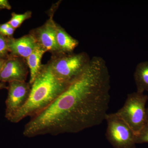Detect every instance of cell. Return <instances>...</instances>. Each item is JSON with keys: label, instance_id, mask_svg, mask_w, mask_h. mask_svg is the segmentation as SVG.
I'll return each instance as SVG.
<instances>
[{"label": "cell", "instance_id": "8992f818", "mask_svg": "<svg viewBox=\"0 0 148 148\" xmlns=\"http://www.w3.org/2000/svg\"><path fill=\"white\" fill-rule=\"evenodd\" d=\"M31 87V85L26 82L13 81L8 83L5 111V117L8 121L27 102Z\"/></svg>", "mask_w": 148, "mask_h": 148}, {"label": "cell", "instance_id": "ffe728a7", "mask_svg": "<svg viewBox=\"0 0 148 148\" xmlns=\"http://www.w3.org/2000/svg\"><path fill=\"white\" fill-rule=\"evenodd\" d=\"M146 112H147V122L148 123V107L147 108V109H146Z\"/></svg>", "mask_w": 148, "mask_h": 148}, {"label": "cell", "instance_id": "ac0fdd59", "mask_svg": "<svg viewBox=\"0 0 148 148\" xmlns=\"http://www.w3.org/2000/svg\"><path fill=\"white\" fill-rule=\"evenodd\" d=\"M7 86L6 85L5 83L0 82V90L4 89V88H7Z\"/></svg>", "mask_w": 148, "mask_h": 148}, {"label": "cell", "instance_id": "8fae6325", "mask_svg": "<svg viewBox=\"0 0 148 148\" xmlns=\"http://www.w3.org/2000/svg\"><path fill=\"white\" fill-rule=\"evenodd\" d=\"M46 51L39 45L34 51L26 58V62L30 70L29 84L32 85L36 77L40 71L42 65L41 60Z\"/></svg>", "mask_w": 148, "mask_h": 148}, {"label": "cell", "instance_id": "7c38bea8", "mask_svg": "<svg viewBox=\"0 0 148 148\" xmlns=\"http://www.w3.org/2000/svg\"><path fill=\"white\" fill-rule=\"evenodd\" d=\"M134 78L137 92L144 93L148 92V61H143L136 66Z\"/></svg>", "mask_w": 148, "mask_h": 148}, {"label": "cell", "instance_id": "2e32d148", "mask_svg": "<svg viewBox=\"0 0 148 148\" xmlns=\"http://www.w3.org/2000/svg\"><path fill=\"white\" fill-rule=\"evenodd\" d=\"M11 9L10 4L7 0H0V9H7L10 10Z\"/></svg>", "mask_w": 148, "mask_h": 148}, {"label": "cell", "instance_id": "30bf717a", "mask_svg": "<svg viewBox=\"0 0 148 148\" xmlns=\"http://www.w3.org/2000/svg\"><path fill=\"white\" fill-rule=\"evenodd\" d=\"M56 42L62 53H72L79 44L75 39L70 36L61 26L56 24Z\"/></svg>", "mask_w": 148, "mask_h": 148}, {"label": "cell", "instance_id": "9c48e42d", "mask_svg": "<svg viewBox=\"0 0 148 148\" xmlns=\"http://www.w3.org/2000/svg\"><path fill=\"white\" fill-rule=\"evenodd\" d=\"M39 45L31 34L18 38L12 37L8 39L10 55L24 59H26Z\"/></svg>", "mask_w": 148, "mask_h": 148}, {"label": "cell", "instance_id": "ba28073f", "mask_svg": "<svg viewBox=\"0 0 148 148\" xmlns=\"http://www.w3.org/2000/svg\"><path fill=\"white\" fill-rule=\"evenodd\" d=\"M56 23L51 17L42 26L34 29L31 33L40 46L54 55L62 53L56 42Z\"/></svg>", "mask_w": 148, "mask_h": 148}, {"label": "cell", "instance_id": "277c9868", "mask_svg": "<svg viewBox=\"0 0 148 148\" xmlns=\"http://www.w3.org/2000/svg\"><path fill=\"white\" fill-rule=\"evenodd\" d=\"M147 95L137 92L127 95L124 105L116 114L127 124L135 135L147 124L146 104Z\"/></svg>", "mask_w": 148, "mask_h": 148}, {"label": "cell", "instance_id": "5b68a950", "mask_svg": "<svg viewBox=\"0 0 148 148\" xmlns=\"http://www.w3.org/2000/svg\"><path fill=\"white\" fill-rule=\"evenodd\" d=\"M107 140L114 148H135V134L117 115L108 114L106 119Z\"/></svg>", "mask_w": 148, "mask_h": 148}, {"label": "cell", "instance_id": "d6986e66", "mask_svg": "<svg viewBox=\"0 0 148 148\" xmlns=\"http://www.w3.org/2000/svg\"><path fill=\"white\" fill-rule=\"evenodd\" d=\"M5 60V59L0 58V71H1V69L2 68L3 65Z\"/></svg>", "mask_w": 148, "mask_h": 148}, {"label": "cell", "instance_id": "7a4b0ae2", "mask_svg": "<svg viewBox=\"0 0 148 148\" xmlns=\"http://www.w3.org/2000/svg\"><path fill=\"white\" fill-rule=\"evenodd\" d=\"M69 84L56 76L49 63L42 65L31 85L27 102L9 121L17 123L28 117L31 118L36 115L49 106Z\"/></svg>", "mask_w": 148, "mask_h": 148}, {"label": "cell", "instance_id": "4fadbf2b", "mask_svg": "<svg viewBox=\"0 0 148 148\" xmlns=\"http://www.w3.org/2000/svg\"><path fill=\"white\" fill-rule=\"evenodd\" d=\"M32 15L31 11H27L19 14L13 12L11 14V18L8 23L14 29H17L24 21L31 18Z\"/></svg>", "mask_w": 148, "mask_h": 148}, {"label": "cell", "instance_id": "6da1fadb", "mask_svg": "<svg viewBox=\"0 0 148 148\" xmlns=\"http://www.w3.org/2000/svg\"><path fill=\"white\" fill-rule=\"evenodd\" d=\"M106 61L93 56L84 71L46 108L31 118L23 134L31 138L76 133L105 120L110 99Z\"/></svg>", "mask_w": 148, "mask_h": 148}, {"label": "cell", "instance_id": "9a60e30c", "mask_svg": "<svg viewBox=\"0 0 148 148\" xmlns=\"http://www.w3.org/2000/svg\"><path fill=\"white\" fill-rule=\"evenodd\" d=\"M135 142L136 144L148 143V123L135 135Z\"/></svg>", "mask_w": 148, "mask_h": 148}, {"label": "cell", "instance_id": "5bb4252c", "mask_svg": "<svg viewBox=\"0 0 148 148\" xmlns=\"http://www.w3.org/2000/svg\"><path fill=\"white\" fill-rule=\"evenodd\" d=\"M9 38L0 34V58L2 59H6L10 56Z\"/></svg>", "mask_w": 148, "mask_h": 148}, {"label": "cell", "instance_id": "e0dca14e", "mask_svg": "<svg viewBox=\"0 0 148 148\" xmlns=\"http://www.w3.org/2000/svg\"><path fill=\"white\" fill-rule=\"evenodd\" d=\"M10 26V25L8 23V22L4 24H0V34L2 35L5 31Z\"/></svg>", "mask_w": 148, "mask_h": 148}, {"label": "cell", "instance_id": "3957f363", "mask_svg": "<svg viewBox=\"0 0 148 148\" xmlns=\"http://www.w3.org/2000/svg\"><path fill=\"white\" fill-rule=\"evenodd\" d=\"M90 59L88 54L84 52L60 53L54 55L49 64L58 79L69 84L84 71Z\"/></svg>", "mask_w": 148, "mask_h": 148}, {"label": "cell", "instance_id": "52a82bcc", "mask_svg": "<svg viewBox=\"0 0 148 148\" xmlns=\"http://www.w3.org/2000/svg\"><path fill=\"white\" fill-rule=\"evenodd\" d=\"M24 58L10 56L5 59L0 71V82H26L28 74V66Z\"/></svg>", "mask_w": 148, "mask_h": 148}]
</instances>
